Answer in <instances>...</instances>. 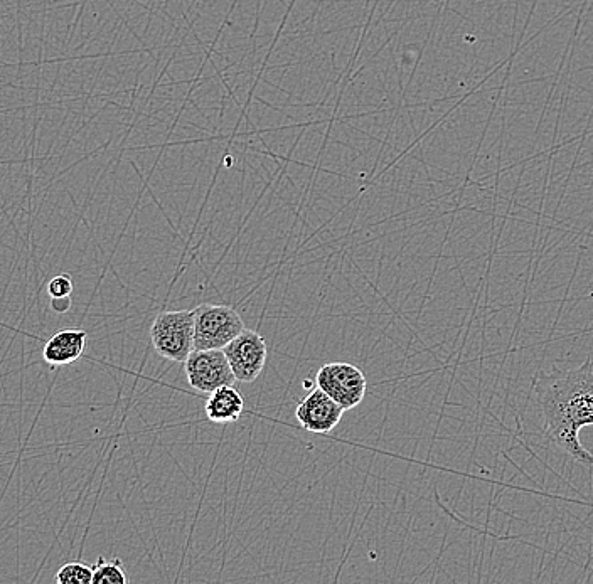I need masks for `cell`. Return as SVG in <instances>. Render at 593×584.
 Returning a JSON list of instances; mask_svg holds the SVG:
<instances>
[{"label": "cell", "mask_w": 593, "mask_h": 584, "mask_svg": "<svg viewBox=\"0 0 593 584\" xmlns=\"http://www.w3.org/2000/svg\"><path fill=\"white\" fill-rule=\"evenodd\" d=\"M545 435L577 463L593 467V455L580 441V430L593 426V359L575 369L540 371L533 379Z\"/></svg>", "instance_id": "1"}, {"label": "cell", "mask_w": 593, "mask_h": 584, "mask_svg": "<svg viewBox=\"0 0 593 584\" xmlns=\"http://www.w3.org/2000/svg\"><path fill=\"white\" fill-rule=\"evenodd\" d=\"M245 329L235 308L201 303L194 308V351L225 349Z\"/></svg>", "instance_id": "2"}, {"label": "cell", "mask_w": 593, "mask_h": 584, "mask_svg": "<svg viewBox=\"0 0 593 584\" xmlns=\"http://www.w3.org/2000/svg\"><path fill=\"white\" fill-rule=\"evenodd\" d=\"M152 347L167 361L184 364L194 351V310L162 312L150 325Z\"/></svg>", "instance_id": "3"}, {"label": "cell", "mask_w": 593, "mask_h": 584, "mask_svg": "<svg viewBox=\"0 0 593 584\" xmlns=\"http://www.w3.org/2000/svg\"><path fill=\"white\" fill-rule=\"evenodd\" d=\"M316 386L329 394L344 411L363 403L368 389L364 372L349 362H329L317 371Z\"/></svg>", "instance_id": "4"}, {"label": "cell", "mask_w": 593, "mask_h": 584, "mask_svg": "<svg viewBox=\"0 0 593 584\" xmlns=\"http://www.w3.org/2000/svg\"><path fill=\"white\" fill-rule=\"evenodd\" d=\"M184 372L189 386L198 393L211 394L216 389L236 383L235 374L223 349L191 352L184 361Z\"/></svg>", "instance_id": "5"}, {"label": "cell", "mask_w": 593, "mask_h": 584, "mask_svg": "<svg viewBox=\"0 0 593 584\" xmlns=\"http://www.w3.org/2000/svg\"><path fill=\"white\" fill-rule=\"evenodd\" d=\"M223 351L238 383H255L267 364V342L255 330H243Z\"/></svg>", "instance_id": "6"}, {"label": "cell", "mask_w": 593, "mask_h": 584, "mask_svg": "<svg viewBox=\"0 0 593 584\" xmlns=\"http://www.w3.org/2000/svg\"><path fill=\"white\" fill-rule=\"evenodd\" d=\"M346 411L321 388L312 389L295 409V418L300 426L310 433L326 435L331 433L339 423Z\"/></svg>", "instance_id": "7"}, {"label": "cell", "mask_w": 593, "mask_h": 584, "mask_svg": "<svg viewBox=\"0 0 593 584\" xmlns=\"http://www.w3.org/2000/svg\"><path fill=\"white\" fill-rule=\"evenodd\" d=\"M88 332L83 329H65L46 342L43 359L49 366H66L78 361L85 352Z\"/></svg>", "instance_id": "8"}, {"label": "cell", "mask_w": 593, "mask_h": 584, "mask_svg": "<svg viewBox=\"0 0 593 584\" xmlns=\"http://www.w3.org/2000/svg\"><path fill=\"white\" fill-rule=\"evenodd\" d=\"M245 411V399L233 386H223L209 394L204 406V415L211 423L228 425L240 420Z\"/></svg>", "instance_id": "9"}, {"label": "cell", "mask_w": 593, "mask_h": 584, "mask_svg": "<svg viewBox=\"0 0 593 584\" xmlns=\"http://www.w3.org/2000/svg\"><path fill=\"white\" fill-rule=\"evenodd\" d=\"M93 569V579L91 584H127L129 576L123 569L120 559L107 561L105 558H98L97 563L91 566Z\"/></svg>", "instance_id": "10"}, {"label": "cell", "mask_w": 593, "mask_h": 584, "mask_svg": "<svg viewBox=\"0 0 593 584\" xmlns=\"http://www.w3.org/2000/svg\"><path fill=\"white\" fill-rule=\"evenodd\" d=\"M93 579V569L83 563H68L59 569L54 581L58 584H90Z\"/></svg>", "instance_id": "11"}, {"label": "cell", "mask_w": 593, "mask_h": 584, "mask_svg": "<svg viewBox=\"0 0 593 584\" xmlns=\"http://www.w3.org/2000/svg\"><path fill=\"white\" fill-rule=\"evenodd\" d=\"M73 278L68 273H61L51 278L48 283V293L51 298L71 297L73 293Z\"/></svg>", "instance_id": "12"}, {"label": "cell", "mask_w": 593, "mask_h": 584, "mask_svg": "<svg viewBox=\"0 0 593 584\" xmlns=\"http://www.w3.org/2000/svg\"><path fill=\"white\" fill-rule=\"evenodd\" d=\"M51 308H53L56 314H66V312H68V310L71 308V298H51Z\"/></svg>", "instance_id": "13"}]
</instances>
